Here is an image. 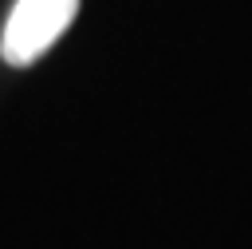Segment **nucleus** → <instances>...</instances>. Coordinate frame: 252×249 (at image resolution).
Returning <instances> with one entry per match:
<instances>
[{"label": "nucleus", "mask_w": 252, "mask_h": 249, "mask_svg": "<svg viewBox=\"0 0 252 249\" xmlns=\"http://www.w3.org/2000/svg\"><path fill=\"white\" fill-rule=\"evenodd\" d=\"M75 12H79V0H16L0 32V55L16 67H28L67 32Z\"/></svg>", "instance_id": "f257e3e1"}]
</instances>
